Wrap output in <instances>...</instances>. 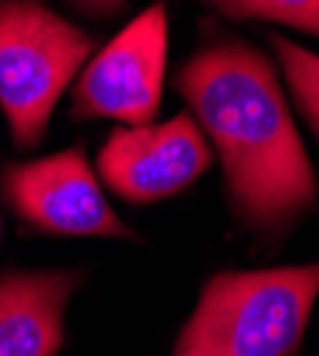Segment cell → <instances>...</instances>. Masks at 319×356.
<instances>
[{
    "label": "cell",
    "instance_id": "cell-7",
    "mask_svg": "<svg viewBox=\"0 0 319 356\" xmlns=\"http://www.w3.org/2000/svg\"><path fill=\"white\" fill-rule=\"evenodd\" d=\"M85 271H9L0 277V356H57L66 308Z\"/></svg>",
    "mask_w": 319,
    "mask_h": 356
},
{
    "label": "cell",
    "instance_id": "cell-11",
    "mask_svg": "<svg viewBox=\"0 0 319 356\" xmlns=\"http://www.w3.org/2000/svg\"><path fill=\"white\" fill-rule=\"evenodd\" d=\"M0 236H3V222H0Z\"/></svg>",
    "mask_w": 319,
    "mask_h": 356
},
{
    "label": "cell",
    "instance_id": "cell-2",
    "mask_svg": "<svg viewBox=\"0 0 319 356\" xmlns=\"http://www.w3.org/2000/svg\"><path fill=\"white\" fill-rule=\"evenodd\" d=\"M319 300V262L217 271L171 356H297Z\"/></svg>",
    "mask_w": 319,
    "mask_h": 356
},
{
    "label": "cell",
    "instance_id": "cell-9",
    "mask_svg": "<svg viewBox=\"0 0 319 356\" xmlns=\"http://www.w3.org/2000/svg\"><path fill=\"white\" fill-rule=\"evenodd\" d=\"M231 20H263L291 26L319 38V0H206Z\"/></svg>",
    "mask_w": 319,
    "mask_h": 356
},
{
    "label": "cell",
    "instance_id": "cell-3",
    "mask_svg": "<svg viewBox=\"0 0 319 356\" xmlns=\"http://www.w3.org/2000/svg\"><path fill=\"white\" fill-rule=\"evenodd\" d=\"M95 38L43 0H0V108L17 148H35Z\"/></svg>",
    "mask_w": 319,
    "mask_h": 356
},
{
    "label": "cell",
    "instance_id": "cell-6",
    "mask_svg": "<svg viewBox=\"0 0 319 356\" xmlns=\"http://www.w3.org/2000/svg\"><path fill=\"white\" fill-rule=\"evenodd\" d=\"M214 163L211 145L188 111L165 123L114 129L100 154L97 177L131 205H152L194 186Z\"/></svg>",
    "mask_w": 319,
    "mask_h": 356
},
{
    "label": "cell",
    "instance_id": "cell-5",
    "mask_svg": "<svg viewBox=\"0 0 319 356\" xmlns=\"http://www.w3.org/2000/svg\"><path fill=\"white\" fill-rule=\"evenodd\" d=\"M0 197L26 225L43 234L137 240V234L108 205L83 145L9 163L0 171Z\"/></svg>",
    "mask_w": 319,
    "mask_h": 356
},
{
    "label": "cell",
    "instance_id": "cell-8",
    "mask_svg": "<svg viewBox=\"0 0 319 356\" xmlns=\"http://www.w3.org/2000/svg\"><path fill=\"white\" fill-rule=\"evenodd\" d=\"M285 88L297 103L302 120L319 140V54L285 35H268Z\"/></svg>",
    "mask_w": 319,
    "mask_h": 356
},
{
    "label": "cell",
    "instance_id": "cell-4",
    "mask_svg": "<svg viewBox=\"0 0 319 356\" xmlns=\"http://www.w3.org/2000/svg\"><path fill=\"white\" fill-rule=\"evenodd\" d=\"M165 60L168 6L154 0L80 69L72 88V117L149 126L163 100Z\"/></svg>",
    "mask_w": 319,
    "mask_h": 356
},
{
    "label": "cell",
    "instance_id": "cell-10",
    "mask_svg": "<svg viewBox=\"0 0 319 356\" xmlns=\"http://www.w3.org/2000/svg\"><path fill=\"white\" fill-rule=\"evenodd\" d=\"M72 6H77L85 15H95V17H108L114 12H120L126 6V0H69Z\"/></svg>",
    "mask_w": 319,
    "mask_h": 356
},
{
    "label": "cell",
    "instance_id": "cell-1",
    "mask_svg": "<svg viewBox=\"0 0 319 356\" xmlns=\"http://www.w3.org/2000/svg\"><path fill=\"white\" fill-rule=\"evenodd\" d=\"M174 86L220 157L234 217L279 243L316 209L319 183L274 60L243 38H217L177 69Z\"/></svg>",
    "mask_w": 319,
    "mask_h": 356
}]
</instances>
